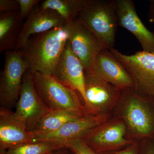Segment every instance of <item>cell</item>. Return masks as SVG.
<instances>
[{
	"mask_svg": "<svg viewBox=\"0 0 154 154\" xmlns=\"http://www.w3.org/2000/svg\"><path fill=\"white\" fill-rule=\"evenodd\" d=\"M113 113L124 121L128 138L137 141L153 138V97L139 94L134 89L123 90Z\"/></svg>",
	"mask_w": 154,
	"mask_h": 154,
	"instance_id": "6da1fadb",
	"label": "cell"
},
{
	"mask_svg": "<svg viewBox=\"0 0 154 154\" xmlns=\"http://www.w3.org/2000/svg\"><path fill=\"white\" fill-rule=\"evenodd\" d=\"M68 40L65 25L35 35L20 51L29 69L53 76Z\"/></svg>",
	"mask_w": 154,
	"mask_h": 154,
	"instance_id": "7a4b0ae2",
	"label": "cell"
},
{
	"mask_svg": "<svg viewBox=\"0 0 154 154\" xmlns=\"http://www.w3.org/2000/svg\"><path fill=\"white\" fill-rule=\"evenodd\" d=\"M78 16L105 48H113L119 25L117 0H83Z\"/></svg>",
	"mask_w": 154,
	"mask_h": 154,
	"instance_id": "3957f363",
	"label": "cell"
},
{
	"mask_svg": "<svg viewBox=\"0 0 154 154\" xmlns=\"http://www.w3.org/2000/svg\"><path fill=\"white\" fill-rule=\"evenodd\" d=\"M31 71L36 92L50 110H71L85 113L84 105L76 91L52 76Z\"/></svg>",
	"mask_w": 154,
	"mask_h": 154,
	"instance_id": "277c9868",
	"label": "cell"
},
{
	"mask_svg": "<svg viewBox=\"0 0 154 154\" xmlns=\"http://www.w3.org/2000/svg\"><path fill=\"white\" fill-rule=\"evenodd\" d=\"M127 128L121 119L111 116L95 127L81 139L98 154L119 150L134 143L128 138Z\"/></svg>",
	"mask_w": 154,
	"mask_h": 154,
	"instance_id": "5b68a950",
	"label": "cell"
},
{
	"mask_svg": "<svg viewBox=\"0 0 154 154\" xmlns=\"http://www.w3.org/2000/svg\"><path fill=\"white\" fill-rule=\"evenodd\" d=\"M72 51L82 64L85 72H91L99 52L105 49L95 33L79 18L65 25Z\"/></svg>",
	"mask_w": 154,
	"mask_h": 154,
	"instance_id": "8992f818",
	"label": "cell"
},
{
	"mask_svg": "<svg viewBox=\"0 0 154 154\" xmlns=\"http://www.w3.org/2000/svg\"><path fill=\"white\" fill-rule=\"evenodd\" d=\"M87 115L112 114L120 99L122 91L91 73L85 72Z\"/></svg>",
	"mask_w": 154,
	"mask_h": 154,
	"instance_id": "52a82bcc",
	"label": "cell"
},
{
	"mask_svg": "<svg viewBox=\"0 0 154 154\" xmlns=\"http://www.w3.org/2000/svg\"><path fill=\"white\" fill-rule=\"evenodd\" d=\"M5 58L0 81V102L2 107L9 109L17 104L23 76L29 68L20 50L6 51Z\"/></svg>",
	"mask_w": 154,
	"mask_h": 154,
	"instance_id": "ba28073f",
	"label": "cell"
},
{
	"mask_svg": "<svg viewBox=\"0 0 154 154\" xmlns=\"http://www.w3.org/2000/svg\"><path fill=\"white\" fill-rule=\"evenodd\" d=\"M110 50L132 77L135 91L154 98V54L142 51L127 55L114 48Z\"/></svg>",
	"mask_w": 154,
	"mask_h": 154,
	"instance_id": "9c48e42d",
	"label": "cell"
},
{
	"mask_svg": "<svg viewBox=\"0 0 154 154\" xmlns=\"http://www.w3.org/2000/svg\"><path fill=\"white\" fill-rule=\"evenodd\" d=\"M50 110L36 92L32 71L28 69L23 76L14 114L25 122L29 130L33 131L38 122Z\"/></svg>",
	"mask_w": 154,
	"mask_h": 154,
	"instance_id": "30bf717a",
	"label": "cell"
},
{
	"mask_svg": "<svg viewBox=\"0 0 154 154\" xmlns=\"http://www.w3.org/2000/svg\"><path fill=\"white\" fill-rule=\"evenodd\" d=\"M121 91L134 89L132 77L123 65L111 52L105 48L97 55L91 72Z\"/></svg>",
	"mask_w": 154,
	"mask_h": 154,
	"instance_id": "8fae6325",
	"label": "cell"
},
{
	"mask_svg": "<svg viewBox=\"0 0 154 154\" xmlns=\"http://www.w3.org/2000/svg\"><path fill=\"white\" fill-rule=\"evenodd\" d=\"M53 77L64 85L78 92L84 105L87 102L85 70L79 58L72 51L68 40L66 45Z\"/></svg>",
	"mask_w": 154,
	"mask_h": 154,
	"instance_id": "7c38bea8",
	"label": "cell"
},
{
	"mask_svg": "<svg viewBox=\"0 0 154 154\" xmlns=\"http://www.w3.org/2000/svg\"><path fill=\"white\" fill-rule=\"evenodd\" d=\"M111 116L112 114L85 115L76 120L69 122L54 132L35 133V142H52L63 145V143L69 141L82 138L91 129L107 121Z\"/></svg>",
	"mask_w": 154,
	"mask_h": 154,
	"instance_id": "4fadbf2b",
	"label": "cell"
},
{
	"mask_svg": "<svg viewBox=\"0 0 154 154\" xmlns=\"http://www.w3.org/2000/svg\"><path fill=\"white\" fill-rule=\"evenodd\" d=\"M36 134L10 109L0 110V152L23 144L35 142Z\"/></svg>",
	"mask_w": 154,
	"mask_h": 154,
	"instance_id": "5bb4252c",
	"label": "cell"
},
{
	"mask_svg": "<svg viewBox=\"0 0 154 154\" xmlns=\"http://www.w3.org/2000/svg\"><path fill=\"white\" fill-rule=\"evenodd\" d=\"M118 25L134 35L143 51L154 54V33L149 30L138 16L133 1L117 0Z\"/></svg>",
	"mask_w": 154,
	"mask_h": 154,
	"instance_id": "9a60e30c",
	"label": "cell"
},
{
	"mask_svg": "<svg viewBox=\"0 0 154 154\" xmlns=\"http://www.w3.org/2000/svg\"><path fill=\"white\" fill-rule=\"evenodd\" d=\"M66 23L65 19L55 11L39 8L34 9L24 22L15 50L25 48L28 45L31 35L64 26Z\"/></svg>",
	"mask_w": 154,
	"mask_h": 154,
	"instance_id": "2e32d148",
	"label": "cell"
},
{
	"mask_svg": "<svg viewBox=\"0 0 154 154\" xmlns=\"http://www.w3.org/2000/svg\"><path fill=\"white\" fill-rule=\"evenodd\" d=\"M20 11L1 12L0 53L15 50L24 22Z\"/></svg>",
	"mask_w": 154,
	"mask_h": 154,
	"instance_id": "e0dca14e",
	"label": "cell"
},
{
	"mask_svg": "<svg viewBox=\"0 0 154 154\" xmlns=\"http://www.w3.org/2000/svg\"><path fill=\"white\" fill-rule=\"evenodd\" d=\"M87 115L77 111L50 110L38 122L34 128L35 133H47L57 131L70 121L76 120Z\"/></svg>",
	"mask_w": 154,
	"mask_h": 154,
	"instance_id": "ac0fdd59",
	"label": "cell"
},
{
	"mask_svg": "<svg viewBox=\"0 0 154 154\" xmlns=\"http://www.w3.org/2000/svg\"><path fill=\"white\" fill-rule=\"evenodd\" d=\"M83 0H45L39 8L55 11L67 23L75 19L79 14Z\"/></svg>",
	"mask_w": 154,
	"mask_h": 154,
	"instance_id": "d6986e66",
	"label": "cell"
},
{
	"mask_svg": "<svg viewBox=\"0 0 154 154\" xmlns=\"http://www.w3.org/2000/svg\"><path fill=\"white\" fill-rule=\"evenodd\" d=\"M65 148L62 144L52 142H34L11 148L0 154H51L58 149Z\"/></svg>",
	"mask_w": 154,
	"mask_h": 154,
	"instance_id": "ffe728a7",
	"label": "cell"
},
{
	"mask_svg": "<svg viewBox=\"0 0 154 154\" xmlns=\"http://www.w3.org/2000/svg\"><path fill=\"white\" fill-rule=\"evenodd\" d=\"M63 145L74 154H99L88 146L81 139L69 141L63 143Z\"/></svg>",
	"mask_w": 154,
	"mask_h": 154,
	"instance_id": "44dd1931",
	"label": "cell"
},
{
	"mask_svg": "<svg viewBox=\"0 0 154 154\" xmlns=\"http://www.w3.org/2000/svg\"><path fill=\"white\" fill-rule=\"evenodd\" d=\"M20 6V13L22 19H27L34 10L39 0H17Z\"/></svg>",
	"mask_w": 154,
	"mask_h": 154,
	"instance_id": "7402d4cb",
	"label": "cell"
},
{
	"mask_svg": "<svg viewBox=\"0 0 154 154\" xmlns=\"http://www.w3.org/2000/svg\"><path fill=\"white\" fill-rule=\"evenodd\" d=\"M20 11V6L17 0H0V11Z\"/></svg>",
	"mask_w": 154,
	"mask_h": 154,
	"instance_id": "603a6c76",
	"label": "cell"
},
{
	"mask_svg": "<svg viewBox=\"0 0 154 154\" xmlns=\"http://www.w3.org/2000/svg\"><path fill=\"white\" fill-rule=\"evenodd\" d=\"M139 145L138 141L119 150L106 152L99 154H140Z\"/></svg>",
	"mask_w": 154,
	"mask_h": 154,
	"instance_id": "cb8c5ba5",
	"label": "cell"
},
{
	"mask_svg": "<svg viewBox=\"0 0 154 154\" xmlns=\"http://www.w3.org/2000/svg\"><path fill=\"white\" fill-rule=\"evenodd\" d=\"M142 149V154H154V143L153 139L144 140Z\"/></svg>",
	"mask_w": 154,
	"mask_h": 154,
	"instance_id": "d4e9b609",
	"label": "cell"
},
{
	"mask_svg": "<svg viewBox=\"0 0 154 154\" xmlns=\"http://www.w3.org/2000/svg\"><path fill=\"white\" fill-rule=\"evenodd\" d=\"M148 19L150 22L154 24V0L150 1L149 8Z\"/></svg>",
	"mask_w": 154,
	"mask_h": 154,
	"instance_id": "484cf974",
	"label": "cell"
},
{
	"mask_svg": "<svg viewBox=\"0 0 154 154\" xmlns=\"http://www.w3.org/2000/svg\"><path fill=\"white\" fill-rule=\"evenodd\" d=\"M51 154H74L69 149L62 148L54 151Z\"/></svg>",
	"mask_w": 154,
	"mask_h": 154,
	"instance_id": "4316f807",
	"label": "cell"
},
{
	"mask_svg": "<svg viewBox=\"0 0 154 154\" xmlns=\"http://www.w3.org/2000/svg\"><path fill=\"white\" fill-rule=\"evenodd\" d=\"M153 140L154 143V137L153 138Z\"/></svg>",
	"mask_w": 154,
	"mask_h": 154,
	"instance_id": "83f0119b",
	"label": "cell"
}]
</instances>
